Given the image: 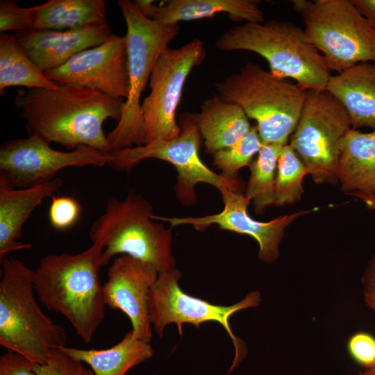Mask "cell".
<instances>
[{
	"label": "cell",
	"instance_id": "83f0119b",
	"mask_svg": "<svg viewBox=\"0 0 375 375\" xmlns=\"http://www.w3.org/2000/svg\"><path fill=\"white\" fill-rule=\"evenodd\" d=\"M262 146L257 126H251L249 133L236 143L212 154L213 165L222 170L224 177L237 179L239 170L250 165Z\"/></svg>",
	"mask_w": 375,
	"mask_h": 375
},
{
	"label": "cell",
	"instance_id": "6da1fadb",
	"mask_svg": "<svg viewBox=\"0 0 375 375\" xmlns=\"http://www.w3.org/2000/svg\"><path fill=\"white\" fill-rule=\"evenodd\" d=\"M124 101L92 88L59 85L56 89L18 90L14 104L26 122L28 136L74 150L81 146L112 151L103 124L117 122Z\"/></svg>",
	"mask_w": 375,
	"mask_h": 375
},
{
	"label": "cell",
	"instance_id": "4dcf8cb0",
	"mask_svg": "<svg viewBox=\"0 0 375 375\" xmlns=\"http://www.w3.org/2000/svg\"><path fill=\"white\" fill-rule=\"evenodd\" d=\"M31 28L29 8H22L12 0L0 1V31H24Z\"/></svg>",
	"mask_w": 375,
	"mask_h": 375
},
{
	"label": "cell",
	"instance_id": "ac0fdd59",
	"mask_svg": "<svg viewBox=\"0 0 375 375\" xmlns=\"http://www.w3.org/2000/svg\"><path fill=\"white\" fill-rule=\"evenodd\" d=\"M255 0H167L159 6L153 1L134 0L133 3L147 17L165 24H178L226 13L231 20L264 22V12Z\"/></svg>",
	"mask_w": 375,
	"mask_h": 375
},
{
	"label": "cell",
	"instance_id": "52a82bcc",
	"mask_svg": "<svg viewBox=\"0 0 375 375\" xmlns=\"http://www.w3.org/2000/svg\"><path fill=\"white\" fill-rule=\"evenodd\" d=\"M117 3L126 24L129 92L121 118L107 135L112 151L145 144L140 97L158 58L180 31L178 24L147 17L128 0Z\"/></svg>",
	"mask_w": 375,
	"mask_h": 375
},
{
	"label": "cell",
	"instance_id": "e0dca14e",
	"mask_svg": "<svg viewBox=\"0 0 375 375\" xmlns=\"http://www.w3.org/2000/svg\"><path fill=\"white\" fill-rule=\"evenodd\" d=\"M107 22L65 31H17V43L43 72L59 67L78 53L105 42L112 35Z\"/></svg>",
	"mask_w": 375,
	"mask_h": 375
},
{
	"label": "cell",
	"instance_id": "5bb4252c",
	"mask_svg": "<svg viewBox=\"0 0 375 375\" xmlns=\"http://www.w3.org/2000/svg\"><path fill=\"white\" fill-rule=\"evenodd\" d=\"M44 74L58 85L87 87L116 99H126L129 77L126 36L112 34L105 42Z\"/></svg>",
	"mask_w": 375,
	"mask_h": 375
},
{
	"label": "cell",
	"instance_id": "9a60e30c",
	"mask_svg": "<svg viewBox=\"0 0 375 375\" xmlns=\"http://www.w3.org/2000/svg\"><path fill=\"white\" fill-rule=\"evenodd\" d=\"M220 192L224 208L219 213L199 217H163L153 215L152 218L167 222L172 227L190 224L198 231H203L212 224H217L222 230L249 235L258 244V258L270 264L279 256L278 247L285 228L298 217L313 211L303 210L269 222H260L253 219L247 212L251 199L242 192L224 189Z\"/></svg>",
	"mask_w": 375,
	"mask_h": 375
},
{
	"label": "cell",
	"instance_id": "ba28073f",
	"mask_svg": "<svg viewBox=\"0 0 375 375\" xmlns=\"http://www.w3.org/2000/svg\"><path fill=\"white\" fill-rule=\"evenodd\" d=\"M302 17L309 42L338 73L360 62H375V28L351 0L291 1Z\"/></svg>",
	"mask_w": 375,
	"mask_h": 375
},
{
	"label": "cell",
	"instance_id": "8992f818",
	"mask_svg": "<svg viewBox=\"0 0 375 375\" xmlns=\"http://www.w3.org/2000/svg\"><path fill=\"white\" fill-rule=\"evenodd\" d=\"M215 87L219 95L256 120L262 143L288 144L304 104L306 89L251 62Z\"/></svg>",
	"mask_w": 375,
	"mask_h": 375
},
{
	"label": "cell",
	"instance_id": "7a4b0ae2",
	"mask_svg": "<svg viewBox=\"0 0 375 375\" xmlns=\"http://www.w3.org/2000/svg\"><path fill=\"white\" fill-rule=\"evenodd\" d=\"M103 250L101 244L92 243L78 253L49 254L34 270V289L40 301L65 317L86 344L106 316L99 276Z\"/></svg>",
	"mask_w": 375,
	"mask_h": 375
},
{
	"label": "cell",
	"instance_id": "d6986e66",
	"mask_svg": "<svg viewBox=\"0 0 375 375\" xmlns=\"http://www.w3.org/2000/svg\"><path fill=\"white\" fill-rule=\"evenodd\" d=\"M58 177L37 185L15 188L0 185V260L11 251L31 249V243L18 242L24 224L42 201L62 186Z\"/></svg>",
	"mask_w": 375,
	"mask_h": 375
},
{
	"label": "cell",
	"instance_id": "7402d4cb",
	"mask_svg": "<svg viewBox=\"0 0 375 375\" xmlns=\"http://www.w3.org/2000/svg\"><path fill=\"white\" fill-rule=\"evenodd\" d=\"M338 182L343 192L354 197L375 192V130L347 132L340 144Z\"/></svg>",
	"mask_w": 375,
	"mask_h": 375
},
{
	"label": "cell",
	"instance_id": "f546056e",
	"mask_svg": "<svg viewBox=\"0 0 375 375\" xmlns=\"http://www.w3.org/2000/svg\"><path fill=\"white\" fill-rule=\"evenodd\" d=\"M51 198L49 219L51 226L60 231L70 228L79 217L81 212L79 203L71 197L53 195Z\"/></svg>",
	"mask_w": 375,
	"mask_h": 375
},
{
	"label": "cell",
	"instance_id": "4316f807",
	"mask_svg": "<svg viewBox=\"0 0 375 375\" xmlns=\"http://www.w3.org/2000/svg\"><path fill=\"white\" fill-rule=\"evenodd\" d=\"M308 172L303 162L287 144L283 146L278 160L276 175V206L299 201L303 193V178Z\"/></svg>",
	"mask_w": 375,
	"mask_h": 375
},
{
	"label": "cell",
	"instance_id": "3957f363",
	"mask_svg": "<svg viewBox=\"0 0 375 375\" xmlns=\"http://www.w3.org/2000/svg\"><path fill=\"white\" fill-rule=\"evenodd\" d=\"M215 47L256 53L267 61L273 74L290 78L306 90H326L331 76L323 56L309 42L304 29L289 22H244L225 31Z\"/></svg>",
	"mask_w": 375,
	"mask_h": 375
},
{
	"label": "cell",
	"instance_id": "484cf974",
	"mask_svg": "<svg viewBox=\"0 0 375 375\" xmlns=\"http://www.w3.org/2000/svg\"><path fill=\"white\" fill-rule=\"evenodd\" d=\"M284 145L262 143L255 160L249 165L250 176L244 195L253 201L254 211L262 215L275 205L278 160Z\"/></svg>",
	"mask_w": 375,
	"mask_h": 375
},
{
	"label": "cell",
	"instance_id": "4fadbf2b",
	"mask_svg": "<svg viewBox=\"0 0 375 375\" xmlns=\"http://www.w3.org/2000/svg\"><path fill=\"white\" fill-rule=\"evenodd\" d=\"M112 162L110 153L81 146L70 151L52 149L35 136L6 142L0 147V185L28 188L53 180L70 167H103Z\"/></svg>",
	"mask_w": 375,
	"mask_h": 375
},
{
	"label": "cell",
	"instance_id": "cb8c5ba5",
	"mask_svg": "<svg viewBox=\"0 0 375 375\" xmlns=\"http://www.w3.org/2000/svg\"><path fill=\"white\" fill-rule=\"evenodd\" d=\"M29 11L32 30L65 31L107 22L103 0H50Z\"/></svg>",
	"mask_w": 375,
	"mask_h": 375
},
{
	"label": "cell",
	"instance_id": "277c9868",
	"mask_svg": "<svg viewBox=\"0 0 375 375\" xmlns=\"http://www.w3.org/2000/svg\"><path fill=\"white\" fill-rule=\"evenodd\" d=\"M0 281V344L33 363L43 364L53 349L66 346L67 334L40 309L34 297V271L5 257Z\"/></svg>",
	"mask_w": 375,
	"mask_h": 375
},
{
	"label": "cell",
	"instance_id": "1f68e13d",
	"mask_svg": "<svg viewBox=\"0 0 375 375\" xmlns=\"http://www.w3.org/2000/svg\"><path fill=\"white\" fill-rule=\"evenodd\" d=\"M348 351L359 365L368 369L375 365V337L367 332L353 334L347 343Z\"/></svg>",
	"mask_w": 375,
	"mask_h": 375
},
{
	"label": "cell",
	"instance_id": "d590c367",
	"mask_svg": "<svg viewBox=\"0 0 375 375\" xmlns=\"http://www.w3.org/2000/svg\"><path fill=\"white\" fill-rule=\"evenodd\" d=\"M355 197L362 200L367 208L375 212V192L370 194H358Z\"/></svg>",
	"mask_w": 375,
	"mask_h": 375
},
{
	"label": "cell",
	"instance_id": "d4e9b609",
	"mask_svg": "<svg viewBox=\"0 0 375 375\" xmlns=\"http://www.w3.org/2000/svg\"><path fill=\"white\" fill-rule=\"evenodd\" d=\"M59 85L49 79L19 45L15 35H0V94L12 86L56 89Z\"/></svg>",
	"mask_w": 375,
	"mask_h": 375
},
{
	"label": "cell",
	"instance_id": "603a6c76",
	"mask_svg": "<svg viewBox=\"0 0 375 375\" xmlns=\"http://www.w3.org/2000/svg\"><path fill=\"white\" fill-rule=\"evenodd\" d=\"M67 356L87 364L94 375H125L133 367L150 359L153 350L147 342L128 332L117 344L106 349H58Z\"/></svg>",
	"mask_w": 375,
	"mask_h": 375
},
{
	"label": "cell",
	"instance_id": "f1b7e54d",
	"mask_svg": "<svg viewBox=\"0 0 375 375\" xmlns=\"http://www.w3.org/2000/svg\"><path fill=\"white\" fill-rule=\"evenodd\" d=\"M33 369L37 375H94L84 362L59 349L52 350L44 363H33Z\"/></svg>",
	"mask_w": 375,
	"mask_h": 375
},
{
	"label": "cell",
	"instance_id": "d6a6232c",
	"mask_svg": "<svg viewBox=\"0 0 375 375\" xmlns=\"http://www.w3.org/2000/svg\"><path fill=\"white\" fill-rule=\"evenodd\" d=\"M0 375H37L33 362L17 353L8 351L0 357Z\"/></svg>",
	"mask_w": 375,
	"mask_h": 375
},
{
	"label": "cell",
	"instance_id": "2e32d148",
	"mask_svg": "<svg viewBox=\"0 0 375 375\" xmlns=\"http://www.w3.org/2000/svg\"><path fill=\"white\" fill-rule=\"evenodd\" d=\"M158 276L151 265L122 255L108 267L107 281L103 285L106 306L123 312L131 321L133 335L148 343L152 338L148 296Z\"/></svg>",
	"mask_w": 375,
	"mask_h": 375
},
{
	"label": "cell",
	"instance_id": "8d00e7d4",
	"mask_svg": "<svg viewBox=\"0 0 375 375\" xmlns=\"http://www.w3.org/2000/svg\"><path fill=\"white\" fill-rule=\"evenodd\" d=\"M358 375H375V365L372 367L365 369V370L360 372Z\"/></svg>",
	"mask_w": 375,
	"mask_h": 375
},
{
	"label": "cell",
	"instance_id": "8fae6325",
	"mask_svg": "<svg viewBox=\"0 0 375 375\" xmlns=\"http://www.w3.org/2000/svg\"><path fill=\"white\" fill-rule=\"evenodd\" d=\"M181 276L177 269L158 274L148 296L151 325L162 338L165 326L170 323L176 325L180 335L183 333V326L185 323L192 324L197 328L206 322L222 324L235 347V358L230 372L245 357L247 349L243 342L233 334L229 318L238 311L258 306L260 293L258 291L250 292L242 301L231 306L215 305L184 292L178 285Z\"/></svg>",
	"mask_w": 375,
	"mask_h": 375
},
{
	"label": "cell",
	"instance_id": "836d02e7",
	"mask_svg": "<svg viewBox=\"0 0 375 375\" xmlns=\"http://www.w3.org/2000/svg\"><path fill=\"white\" fill-rule=\"evenodd\" d=\"M362 284L365 303L375 312V254L367 264Z\"/></svg>",
	"mask_w": 375,
	"mask_h": 375
},
{
	"label": "cell",
	"instance_id": "ffe728a7",
	"mask_svg": "<svg viewBox=\"0 0 375 375\" xmlns=\"http://www.w3.org/2000/svg\"><path fill=\"white\" fill-rule=\"evenodd\" d=\"M326 90L342 105L353 129L375 130V62L358 63L331 75Z\"/></svg>",
	"mask_w": 375,
	"mask_h": 375
},
{
	"label": "cell",
	"instance_id": "44dd1931",
	"mask_svg": "<svg viewBox=\"0 0 375 375\" xmlns=\"http://www.w3.org/2000/svg\"><path fill=\"white\" fill-rule=\"evenodd\" d=\"M191 116L204 140L206 151L212 155L236 143L251 128L243 110L218 94L203 101L199 112Z\"/></svg>",
	"mask_w": 375,
	"mask_h": 375
},
{
	"label": "cell",
	"instance_id": "7c38bea8",
	"mask_svg": "<svg viewBox=\"0 0 375 375\" xmlns=\"http://www.w3.org/2000/svg\"><path fill=\"white\" fill-rule=\"evenodd\" d=\"M206 56L204 43L199 39L176 49L168 47L162 52L149 78L150 92L141 103L145 144L172 140L179 135L176 113L185 83Z\"/></svg>",
	"mask_w": 375,
	"mask_h": 375
},
{
	"label": "cell",
	"instance_id": "30bf717a",
	"mask_svg": "<svg viewBox=\"0 0 375 375\" xmlns=\"http://www.w3.org/2000/svg\"><path fill=\"white\" fill-rule=\"evenodd\" d=\"M180 133L169 140H155L150 143L110 152L113 168L127 171L146 158H156L172 164L178 172L175 192L180 201L185 205L197 201L194 188L199 183H206L219 192L228 189L241 192L242 183L217 174L208 168L199 157L201 135L192 118L185 112L179 118Z\"/></svg>",
	"mask_w": 375,
	"mask_h": 375
},
{
	"label": "cell",
	"instance_id": "5b68a950",
	"mask_svg": "<svg viewBox=\"0 0 375 375\" xmlns=\"http://www.w3.org/2000/svg\"><path fill=\"white\" fill-rule=\"evenodd\" d=\"M153 215L151 203L133 189L122 201L109 197L89 233L92 243L103 247L101 265L122 254L151 265L158 274L176 269L172 230L156 222Z\"/></svg>",
	"mask_w": 375,
	"mask_h": 375
},
{
	"label": "cell",
	"instance_id": "e575fe53",
	"mask_svg": "<svg viewBox=\"0 0 375 375\" xmlns=\"http://www.w3.org/2000/svg\"><path fill=\"white\" fill-rule=\"evenodd\" d=\"M360 13L375 28V0H351Z\"/></svg>",
	"mask_w": 375,
	"mask_h": 375
},
{
	"label": "cell",
	"instance_id": "9c48e42d",
	"mask_svg": "<svg viewBox=\"0 0 375 375\" xmlns=\"http://www.w3.org/2000/svg\"><path fill=\"white\" fill-rule=\"evenodd\" d=\"M351 128L347 111L326 90H307L288 144L317 184L338 182L340 144Z\"/></svg>",
	"mask_w": 375,
	"mask_h": 375
}]
</instances>
